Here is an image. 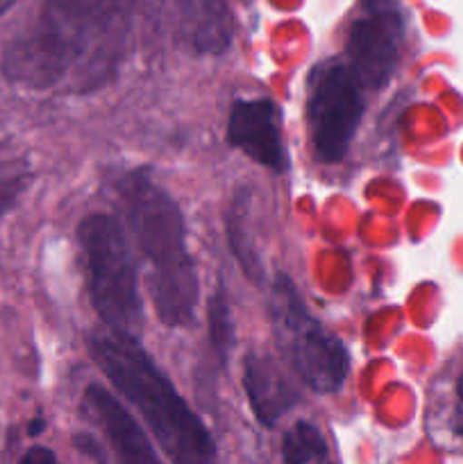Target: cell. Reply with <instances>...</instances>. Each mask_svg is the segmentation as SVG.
Segmentation results:
<instances>
[{"label":"cell","instance_id":"cell-4","mask_svg":"<svg viewBox=\"0 0 463 464\" xmlns=\"http://www.w3.org/2000/svg\"><path fill=\"white\" fill-rule=\"evenodd\" d=\"M80 247L84 254L86 285L95 313L104 326L118 334H141L139 276L116 218L94 213L80 225Z\"/></svg>","mask_w":463,"mask_h":464},{"label":"cell","instance_id":"cell-12","mask_svg":"<svg viewBox=\"0 0 463 464\" xmlns=\"http://www.w3.org/2000/svg\"><path fill=\"white\" fill-rule=\"evenodd\" d=\"M434 430L440 442L463 451V356L445 372L434 406Z\"/></svg>","mask_w":463,"mask_h":464},{"label":"cell","instance_id":"cell-15","mask_svg":"<svg viewBox=\"0 0 463 464\" xmlns=\"http://www.w3.org/2000/svg\"><path fill=\"white\" fill-rule=\"evenodd\" d=\"M209 329H212V344L218 356L225 361L232 343H234V324H232V311L222 290H218L209 304Z\"/></svg>","mask_w":463,"mask_h":464},{"label":"cell","instance_id":"cell-1","mask_svg":"<svg viewBox=\"0 0 463 464\" xmlns=\"http://www.w3.org/2000/svg\"><path fill=\"white\" fill-rule=\"evenodd\" d=\"M132 7L134 0H45L5 53V77L34 91L98 89L125 57Z\"/></svg>","mask_w":463,"mask_h":464},{"label":"cell","instance_id":"cell-6","mask_svg":"<svg viewBox=\"0 0 463 464\" xmlns=\"http://www.w3.org/2000/svg\"><path fill=\"white\" fill-rule=\"evenodd\" d=\"M361 84L340 59L316 63L307 77V125L316 157L339 163L348 154L363 113Z\"/></svg>","mask_w":463,"mask_h":464},{"label":"cell","instance_id":"cell-7","mask_svg":"<svg viewBox=\"0 0 463 464\" xmlns=\"http://www.w3.org/2000/svg\"><path fill=\"white\" fill-rule=\"evenodd\" d=\"M404 14L398 0H359L345 41V63L366 89H379L398 66Z\"/></svg>","mask_w":463,"mask_h":464},{"label":"cell","instance_id":"cell-16","mask_svg":"<svg viewBox=\"0 0 463 464\" xmlns=\"http://www.w3.org/2000/svg\"><path fill=\"white\" fill-rule=\"evenodd\" d=\"M23 462H54V456L50 451H45V449H32V451L23 458Z\"/></svg>","mask_w":463,"mask_h":464},{"label":"cell","instance_id":"cell-14","mask_svg":"<svg viewBox=\"0 0 463 464\" xmlns=\"http://www.w3.org/2000/svg\"><path fill=\"white\" fill-rule=\"evenodd\" d=\"M281 456L286 462H320L327 458V444L320 430L309 421H298L286 430L281 440Z\"/></svg>","mask_w":463,"mask_h":464},{"label":"cell","instance_id":"cell-8","mask_svg":"<svg viewBox=\"0 0 463 464\" xmlns=\"http://www.w3.org/2000/svg\"><path fill=\"white\" fill-rule=\"evenodd\" d=\"M227 140L232 148L248 154L275 172H284L286 148L281 140L280 111L268 98L239 100L234 102L227 121Z\"/></svg>","mask_w":463,"mask_h":464},{"label":"cell","instance_id":"cell-9","mask_svg":"<svg viewBox=\"0 0 463 464\" xmlns=\"http://www.w3.org/2000/svg\"><path fill=\"white\" fill-rule=\"evenodd\" d=\"M172 34L191 54H221L230 48L234 21L225 0H171Z\"/></svg>","mask_w":463,"mask_h":464},{"label":"cell","instance_id":"cell-17","mask_svg":"<svg viewBox=\"0 0 463 464\" xmlns=\"http://www.w3.org/2000/svg\"><path fill=\"white\" fill-rule=\"evenodd\" d=\"M14 3H16V0H0V14H3V12H7V9L12 7Z\"/></svg>","mask_w":463,"mask_h":464},{"label":"cell","instance_id":"cell-2","mask_svg":"<svg viewBox=\"0 0 463 464\" xmlns=\"http://www.w3.org/2000/svg\"><path fill=\"white\" fill-rule=\"evenodd\" d=\"M95 365L107 374L113 388L141 412L162 451L177 462L212 460L216 453L212 435L200 417L175 392L134 335L104 326L89 338Z\"/></svg>","mask_w":463,"mask_h":464},{"label":"cell","instance_id":"cell-3","mask_svg":"<svg viewBox=\"0 0 463 464\" xmlns=\"http://www.w3.org/2000/svg\"><path fill=\"white\" fill-rule=\"evenodd\" d=\"M121 199L148 266V293L159 320L168 326L189 324L200 290L198 272L186 249L180 207L143 172H134L123 181Z\"/></svg>","mask_w":463,"mask_h":464},{"label":"cell","instance_id":"cell-5","mask_svg":"<svg viewBox=\"0 0 463 464\" xmlns=\"http://www.w3.org/2000/svg\"><path fill=\"white\" fill-rule=\"evenodd\" d=\"M271 317L281 349L309 388L320 394L343 388L350 372L348 349L307 311L300 293L284 275H277L272 281Z\"/></svg>","mask_w":463,"mask_h":464},{"label":"cell","instance_id":"cell-10","mask_svg":"<svg viewBox=\"0 0 463 464\" xmlns=\"http://www.w3.org/2000/svg\"><path fill=\"white\" fill-rule=\"evenodd\" d=\"M84 411L103 426L107 433L109 444L118 458L125 462H154L157 453H154L153 444L145 438L141 426L136 424L134 417L121 406L112 392H107L100 385H91L84 392Z\"/></svg>","mask_w":463,"mask_h":464},{"label":"cell","instance_id":"cell-11","mask_svg":"<svg viewBox=\"0 0 463 464\" xmlns=\"http://www.w3.org/2000/svg\"><path fill=\"white\" fill-rule=\"evenodd\" d=\"M243 385L254 417L268 429L275 426L280 417L298 401V392L289 376L266 353L252 352L245 356Z\"/></svg>","mask_w":463,"mask_h":464},{"label":"cell","instance_id":"cell-13","mask_svg":"<svg viewBox=\"0 0 463 464\" xmlns=\"http://www.w3.org/2000/svg\"><path fill=\"white\" fill-rule=\"evenodd\" d=\"M30 181V166L12 139L0 131V216L18 199Z\"/></svg>","mask_w":463,"mask_h":464}]
</instances>
